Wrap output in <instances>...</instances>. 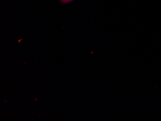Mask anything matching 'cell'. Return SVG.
Listing matches in <instances>:
<instances>
[{"label": "cell", "mask_w": 161, "mask_h": 121, "mask_svg": "<svg viewBox=\"0 0 161 121\" xmlns=\"http://www.w3.org/2000/svg\"><path fill=\"white\" fill-rule=\"evenodd\" d=\"M59 1L63 4H65V3H69L73 1L74 0H59Z\"/></svg>", "instance_id": "6da1fadb"}]
</instances>
